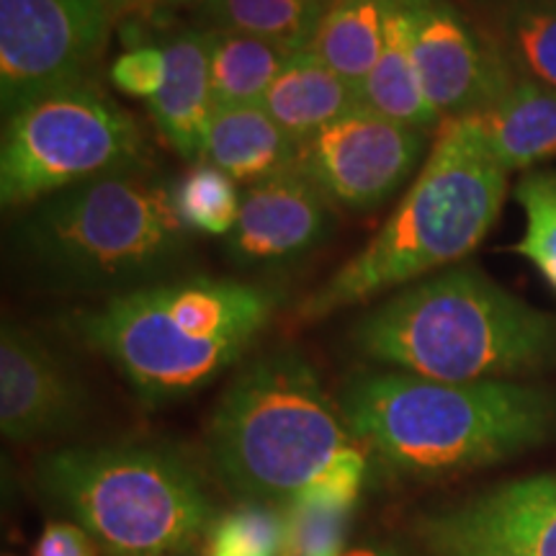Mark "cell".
<instances>
[{
    "mask_svg": "<svg viewBox=\"0 0 556 556\" xmlns=\"http://www.w3.org/2000/svg\"><path fill=\"white\" fill-rule=\"evenodd\" d=\"M353 446L340 402L294 348L248 361L206 426L208 462L238 503L289 505Z\"/></svg>",
    "mask_w": 556,
    "mask_h": 556,
    "instance_id": "6",
    "label": "cell"
},
{
    "mask_svg": "<svg viewBox=\"0 0 556 556\" xmlns=\"http://www.w3.org/2000/svg\"><path fill=\"white\" fill-rule=\"evenodd\" d=\"M358 88L325 62L296 52L278 73L261 106L296 144L330 127L358 106Z\"/></svg>",
    "mask_w": 556,
    "mask_h": 556,
    "instance_id": "18",
    "label": "cell"
},
{
    "mask_svg": "<svg viewBox=\"0 0 556 556\" xmlns=\"http://www.w3.org/2000/svg\"><path fill=\"white\" fill-rule=\"evenodd\" d=\"M328 5L330 0H206L201 18L212 29L250 34L304 52Z\"/></svg>",
    "mask_w": 556,
    "mask_h": 556,
    "instance_id": "23",
    "label": "cell"
},
{
    "mask_svg": "<svg viewBox=\"0 0 556 556\" xmlns=\"http://www.w3.org/2000/svg\"><path fill=\"white\" fill-rule=\"evenodd\" d=\"M5 556H9V554H5Z\"/></svg>",
    "mask_w": 556,
    "mask_h": 556,
    "instance_id": "35",
    "label": "cell"
},
{
    "mask_svg": "<svg viewBox=\"0 0 556 556\" xmlns=\"http://www.w3.org/2000/svg\"><path fill=\"white\" fill-rule=\"evenodd\" d=\"M106 0H0V106L90 80L111 37Z\"/></svg>",
    "mask_w": 556,
    "mask_h": 556,
    "instance_id": "9",
    "label": "cell"
},
{
    "mask_svg": "<svg viewBox=\"0 0 556 556\" xmlns=\"http://www.w3.org/2000/svg\"><path fill=\"white\" fill-rule=\"evenodd\" d=\"M148 170L142 129L96 78L39 96L5 116L0 201L26 208L90 180Z\"/></svg>",
    "mask_w": 556,
    "mask_h": 556,
    "instance_id": "8",
    "label": "cell"
},
{
    "mask_svg": "<svg viewBox=\"0 0 556 556\" xmlns=\"http://www.w3.org/2000/svg\"><path fill=\"white\" fill-rule=\"evenodd\" d=\"M191 235L173 208L170 184L137 170L26 206L11 242L16 261L50 289L116 296L168 281Z\"/></svg>",
    "mask_w": 556,
    "mask_h": 556,
    "instance_id": "5",
    "label": "cell"
},
{
    "mask_svg": "<svg viewBox=\"0 0 556 556\" xmlns=\"http://www.w3.org/2000/svg\"><path fill=\"white\" fill-rule=\"evenodd\" d=\"M471 119L507 173L533 170L556 157V88L544 83L516 75L505 93Z\"/></svg>",
    "mask_w": 556,
    "mask_h": 556,
    "instance_id": "16",
    "label": "cell"
},
{
    "mask_svg": "<svg viewBox=\"0 0 556 556\" xmlns=\"http://www.w3.org/2000/svg\"><path fill=\"white\" fill-rule=\"evenodd\" d=\"M281 291L238 278H168L109 296L70 319L148 407L168 405L222 377L268 328Z\"/></svg>",
    "mask_w": 556,
    "mask_h": 556,
    "instance_id": "2",
    "label": "cell"
},
{
    "mask_svg": "<svg viewBox=\"0 0 556 556\" xmlns=\"http://www.w3.org/2000/svg\"><path fill=\"white\" fill-rule=\"evenodd\" d=\"M208 34V83L214 109L258 106L287 62L296 52L270 39L212 29Z\"/></svg>",
    "mask_w": 556,
    "mask_h": 556,
    "instance_id": "22",
    "label": "cell"
},
{
    "mask_svg": "<svg viewBox=\"0 0 556 556\" xmlns=\"http://www.w3.org/2000/svg\"><path fill=\"white\" fill-rule=\"evenodd\" d=\"M34 556H103L93 536L73 520H50L34 546Z\"/></svg>",
    "mask_w": 556,
    "mask_h": 556,
    "instance_id": "30",
    "label": "cell"
},
{
    "mask_svg": "<svg viewBox=\"0 0 556 556\" xmlns=\"http://www.w3.org/2000/svg\"><path fill=\"white\" fill-rule=\"evenodd\" d=\"M361 106L377 111L387 119L405 124L417 131L441 127V116L430 106L426 90H422L420 73H417L413 50H409V34L402 0H392L387 21V41L377 65L368 78L358 86Z\"/></svg>",
    "mask_w": 556,
    "mask_h": 556,
    "instance_id": "20",
    "label": "cell"
},
{
    "mask_svg": "<svg viewBox=\"0 0 556 556\" xmlns=\"http://www.w3.org/2000/svg\"><path fill=\"white\" fill-rule=\"evenodd\" d=\"M366 471V448L358 443L304 486L287 505V544L281 556H343Z\"/></svg>",
    "mask_w": 556,
    "mask_h": 556,
    "instance_id": "15",
    "label": "cell"
},
{
    "mask_svg": "<svg viewBox=\"0 0 556 556\" xmlns=\"http://www.w3.org/2000/svg\"><path fill=\"white\" fill-rule=\"evenodd\" d=\"M336 229V206L294 170L242 189L238 225L225 238L240 268H283L304 261Z\"/></svg>",
    "mask_w": 556,
    "mask_h": 556,
    "instance_id": "13",
    "label": "cell"
},
{
    "mask_svg": "<svg viewBox=\"0 0 556 556\" xmlns=\"http://www.w3.org/2000/svg\"><path fill=\"white\" fill-rule=\"evenodd\" d=\"M170 199L178 219L191 232L227 238L238 225L242 191L227 173L208 163L191 165L184 176L173 180Z\"/></svg>",
    "mask_w": 556,
    "mask_h": 556,
    "instance_id": "26",
    "label": "cell"
},
{
    "mask_svg": "<svg viewBox=\"0 0 556 556\" xmlns=\"http://www.w3.org/2000/svg\"><path fill=\"white\" fill-rule=\"evenodd\" d=\"M299 144L261 106L214 109L201 163L253 186L296 168Z\"/></svg>",
    "mask_w": 556,
    "mask_h": 556,
    "instance_id": "17",
    "label": "cell"
},
{
    "mask_svg": "<svg viewBox=\"0 0 556 556\" xmlns=\"http://www.w3.org/2000/svg\"><path fill=\"white\" fill-rule=\"evenodd\" d=\"M389 9L392 0H330L304 52L358 88L384 50Z\"/></svg>",
    "mask_w": 556,
    "mask_h": 556,
    "instance_id": "21",
    "label": "cell"
},
{
    "mask_svg": "<svg viewBox=\"0 0 556 556\" xmlns=\"http://www.w3.org/2000/svg\"><path fill=\"white\" fill-rule=\"evenodd\" d=\"M338 402L361 446L413 479L490 467L556 435V392L513 379L451 384L381 368L348 379Z\"/></svg>",
    "mask_w": 556,
    "mask_h": 556,
    "instance_id": "1",
    "label": "cell"
},
{
    "mask_svg": "<svg viewBox=\"0 0 556 556\" xmlns=\"http://www.w3.org/2000/svg\"><path fill=\"white\" fill-rule=\"evenodd\" d=\"M163 47L168 58V75L163 90L148 106L170 150L189 165H197L204 157L214 114L206 26L173 34Z\"/></svg>",
    "mask_w": 556,
    "mask_h": 556,
    "instance_id": "14",
    "label": "cell"
},
{
    "mask_svg": "<svg viewBox=\"0 0 556 556\" xmlns=\"http://www.w3.org/2000/svg\"><path fill=\"white\" fill-rule=\"evenodd\" d=\"M402 11L422 90L441 119L482 114L516 80L495 41L448 0H402Z\"/></svg>",
    "mask_w": 556,
    "mask_h": 556,
    "instance_id": "11",
    "label": "cell"
},
{
    "mask_svg": "<svg viewBox=\"0 0 556 556\" xmlns=\"http://www.w3.org/2000/svg\"><path fill=\"white\" fill-rule=\"evenodd\" d=\"M422 539L435 556H526L475 523L462 507L422 520Z\"/></svg>",
    "mask_w": 556,
    "mask_h": 556,
    "instance_id": "28",
    "label": "cell"
},
{
    "mask_svg": "<svg viewBox=\"0 0 556 556\" xmlns=\"http://www.w3.org/2000/svg\"><path fill=\"white\" fill-rule=\"evenodd\" d=\"M490 39L513 73L556 88V0H507Z\"/></svg>",
    "mask_w": 556,
    "mask_h": 556,
    "instance_id": "24",
    "label": "cell"
},
{
    "mask_svg": "<svg viewBox=\"0 0 556 556\" xmlns=\"http://www.w3.org/2000/svg\"><path fill=\"white\" fill-rule=\"evenodd\" d=\"M206 0H155L150 11L155 13H173V11H201Z\"/></svg>",
    "mask_w": 556,
    "mask_h": 556,
    "instance_id": "31",
    "label": "cell"
},
{
    "mask_svg": "<svg viewBox=\"0 0 556 556\" xmlns=\"http://www.w3.org/2000/svg\"><path fill=\"white\" fill-rule=\"evenodd\" d=\"M165 75H168V58L163 45H135L119 54L111 65L109 78L116 90L131 99L152 101L163 90Z\"/></svg>",
    "mask_w": 556,
    "mask_h": 556,
    "instance_id": "29",
    "label": "cell"
},
{
    "mask_svg": "<svg viewBox=\"0 0 556 556\" xmlns=\"http://www.w3.org/2000/svg\"><path fill=\"white\" fill-rule=\"evenodd\" d=\"M106 5L116 18V16H127V13L150 11L152 5H155V0H106Z\"/></svg>",
    "mask_w": 556,
    "mask_h": 556,
    "instance_id": "32",
    "label": "cell"
},
{
    "mask_svg": "<svg viewBox=\"0 0 556 556\" xmlns=\"http://www.w3.org/2000/svg\"><path fill=\"white\" fill-rule=\"evenodd\" d=\"M462 510L526 556H556V475L500 484Z\"/></svg>",
    "mask_w": 556,
    "mask_h": 556,
    "instance_id": "19",
    "label": "cell"
},
{
    "mask_svg": "<svg viewBox=\"0 0 556 556\" xmlns=\"http://www.w3.org/2000/svg\"><path fill=\"white\" fill-rule=\"evenodd\" d=\"M168 556H204L201 548H189V552H176V554H168Z\"/></svg>",
    "mask_w": 556,
    "mask_h": 556,
    "instance_id": "34",
    "label": "cell"
},
{
    "mask_svg": "<svg viewBox=\"0 0 556 556\" xmlns=\"http://www.w3.org/2000/svg\"><path fill=\"white\" fill-rule=\"evenodd\" d=\"M343 556H402L397 548L384 546V544H366V546H356L348 548Z\"/></svg>",
    "mask_w": 556,
    "mask_h": 556,
    "instance_id": "33",
    "label": "cell"
},
{
    "mask_svg": "<svg viewBox=\"0 0 556 556\" xmlns=\"http://www.w3.org/2000/svg\"><path fill=\"white\" fill-rule=\"evenodd\" d=\"M90 409L88 389L60 351L26 325L0 330V430L11 443L75 433Z\"/></svg>",
    "mask_w": 556,
    "mask_h": 556,
    "instance_id": "12",
    "label": "cell"
},
{
    "mask_svg": "<svg viewBox=\"0 0 556 556\" xmlns=\"http://www.w3.org/2000/svg\"><path fill=\"white\" fill-rule=\"evenodd\" d=\"M287 544V505L242 500L217 513L204 533V556H281Z\"/></svg>",
    "mask_w": 556,
    "mask_h": 556,
    "instance_id": "25",
    "label": "cell"
},
{
    "mask_svg": "<svg viewBox=\"0 0 556 556\" xmlns=\"http://www.w3.org/2000/svg\"><path fill=\"white\" fill-rule=\"evenodd\" d=\"M428 135L358 106L299 144L296 170L332 206L374 212L413 178Z\"/></svg>",
    "mask_w": 556,
    "mask_h": 556,
    "instance_id": "10",
    "label": "cell"
},
{
    "mask_svg": "<svg viewBox=\"0 0 556 556\" xmlns=\"http://www.w3.org/2000/svg\"><path fill=\"white\" fill-rule=\"evenodd\" d=\"M526 232L516 253L531 261L556 289V170H528L516 186Z\"/></svg>",
    "mask_w": 556,
    "mask_h": 556,
    "instance_id": "27",
    "label": "cell"
},
{
    "mask_svg": "<svg viewBox=\"0 0 556 556\" xmlns=\"http://www.w3.org/2000/svg\"><path fill=\"white\" fill-rule=\"evenodd\" d=\"M351 343L371 364L422 379H513L556 364V317L475 266H451L368 309Z\"/></svg>",
    "mask_w": 556,
    "mask_h": 556,
    "instance_id": "4",
    "label": "cell"
},
{
    "mask_svg": "<svg viewBox=\"0 0 556 556\" xmlns=\"http://www.w3.org/2000/svg\"><path fill=\"white\" fill-rule=\"evenodd\" d=\"M37 484L103 556L189 552L217 516L189 458L148 443L58 448L39 462Z\"/></svg>",
    "mask_w": 556,
    "mask_h": 556,
    "instance_id": "7",
    "label": "cell"
},
{
    "mask_svg": "<svg viewBox=\"0 0 556 556\" xmlns=\"http://www.w3.org/2000/svg\"><path fill=\"white\" fill-rule=\"evenodd\" d=\"M507 176L477 119H443L392 217L366 248L302 299L296 317L317 323L469 258L503 212Z\"/></svg>",
    "mask_w": 556,
    "mask_h": 556,
    "instance_id": "3",
    "label": "cell"
}]
</instances>
